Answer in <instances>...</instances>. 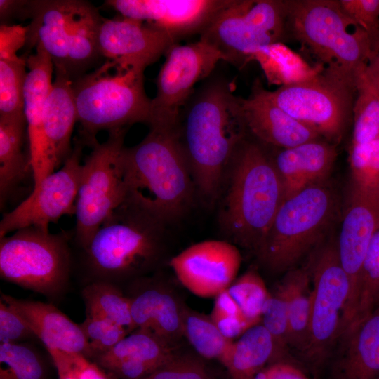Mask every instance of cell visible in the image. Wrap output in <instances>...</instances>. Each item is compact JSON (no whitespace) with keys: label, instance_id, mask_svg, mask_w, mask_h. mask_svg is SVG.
Returning a JSON list of instances; mask_svg holds the SVG:
<instances>
[{"label":"cell","instance_id":"d6a6232c","mask_svg":"<svg viewBox=\"0 0 379 379\" xmlns=\"http://www.w3.org/2000/svg\"><path fill=\"white\" fill-rule=\"evenodd\" d=\"M182 330L183 336L199 355L227 366L234 342L221 333L210 317L182 307Z\"/></svg>","mask_w":379,"mask_h":379},{"label":"cell","instance_id":"4316f807","mask_svg":"<svg viewBox=\"0 0 379 379\" xmlns=\"http://www.w3.org/2000/svg\"><path fill=\"white\" fill-rule=\"evenodd\" d=\"M27 132L25 114L0 117V206L4 209L21 185L33 176L30 155L23 145ZM34 178V176H33Z\"/></svg>","mask_w":379,"mask_h":379},{"label":"cell","instance_id":"11a10c76","mask_svg":"<svg viewBox=\"0 0 379 379\" xmlns=\"http://www.w3.org/2000/svg\"><path fill=\"white\" fill-rule=\"evenodd\" d=\"M376 379H379V375H378V377Z\"/></svg>","mask_w":379,"mask_h":379},{"label":"cell","instance_id":"f5cc1de1","mask_svg":"<svg viewBox=\"0 0 379 379\" xmlns=\"http://www.w3.org/2000/svg\"><path fill=\"white\" fill-rule=\"evenodd\" d=\"M254 379H266L265 373L264 370L261 371L260 373H258V375L255 376Z\"/></svg>","mask_w":379,"mask_h":379},{"label":"cell","instance_id":"f546056e","mask_svg":"<svg viewBox=\"0 0 379 379\" xmlns=\"http://www.w3.org/2000/svg\"><path fill=\"white\" fill-rule=\"evenodd\" d=\"M357 97L353 106L354 129L352 145H364L379 138V82L368 62L354 74Z\"/></svg>","mask_w":379,"mask_h":379},{"label":"cell","instance_id":"bcb514c9","mask_svg":"<svg viewBox=\"0 0 379 379\" xmlns=\"http://www.w3.org/2000/svg\"><path fill=\"white\" fill-rule=\"evenodd\" d=\"M27 32V26L1 24L0 26V59L18 56V51L26 46Z\"/></svg>","mask_w":379,"mask_h":379},{"label":"cell","instance_id":"52a82bcc","mask_svg":"<svg viewBox=\"0 0 379 379\" xmlns=\"http://www.w3.org/2000/svg\"><path fill=\"white\" fill-rule=\"evenodd\" d=\"M286 24L326 71L354 83L356 69L374 55L368 34L341 8L339 1H286Z\"/></svg>","mask_w":379,"mask_h":379},{"label":"cell","instance_id":"9f6ffc18","mask_svg":"<svg viewBox=\"0 0 379 379\" xmlns=\"http://www.w3.org/2000/svg\"><path fill=\"white\" fill-rule=\"evenodd\" d=\"M377 80H378V79H377ZM378 82H379V81H378Z\"/></svg>","mask_w":379,"mask_h":379},{"label":"cell","instance_id":"ba28073f","mask_svg":"<svg viewBox=\"0 0 379 379\" xmlns=\"http://www.w3.org/2000/svg\"><path fill=\"white\" fill-rule=\"evenodd\" d=\"M338 200L324 182L311 185L286 198L255 251L272 272H284L322 243L336 216Z\"/></svg>","mask_w":379,"mask_h":379},{"label":"cell","instance_id":"3957f363","mask_svg":"<svg viewBox=\"0 0 379 379\" xmlns=\"http://www.w3.org/2000/svg\"><path fill=\"white\" fill-rule=\"evenodd\" d=\"M223 188L220 228L234 242L255 252L286 198L272 159L246 138L231 159Z\"/></svg>","mask_w":379,"mask_h":379},{"label":"cell","instance_id":"277c9868","mask_svg":"<svg viewBox=\"0 0 379 379\" xmlns=\"http://www.w3.org/2000/svg\"><path fill=\"white\" fill-rule=\"evenodd\" d=\"M166 225L125 200L82 251L89 279L117 284L155 270L164 251Z\"/></svg>","mask_w":379,"mask_h":379},{"label":"cell","instance_id":"9a60e30c","mask_svg":"<svg viewBox=\"0 0 379 379\" xmlns=\"http://www.w3.org/2000/svg\"><path fill=\"white\" fill-rule=\"evenodd\" d=\"M84 147L77 139L62 167L46 175L18 206L3 214L0 237L31 226L48 230L49 225L62 216L74 214Z\"/></svg>","mask_w":379,"mask_h":379},{"label":"cell","instance_id":"603a6c76","mask_svg":"<svg viewBox=\"0 0 379 379\" xmlns=\"http://www.w3.org/2000/svg\"><path fill=\"white\" fill-rule=\"evenodd\" d=\"M1 300L22 317L46 349L80 353L90 359L88 345L80 325L52 303L18 299L3 293Z\"/></svg>","mask_w":379,"mask_h":379},{"label":"cell","instance_id":"8992f818","mask_svg":"<svg viewBox=\"0 0 379 379\" xmlns=\"http://www.w3.org/2000/svg\"><path fill=\"white\" fill-rule=\"evenodd\" d=\"M27 48L40 45L50 55L55 74L74 81L102 57L97 36L102 17L82 0L29 1Z\"/></svg>","mask_w":379,"mask_h":379},{"label":"cell","instance_id":"7a4b0ae2","mask_svg":"<svg viewBox=\"0 0 379 379\" xmlns=\"http://www.w3.org/2000/svg\"><path fill=\"white\" fill-rule=\"evenodd\" d=\"M122 161L126 201L166 226L187 211L196 187L179 127L150 126Z\"/></svg>","mask_w":379,"mask_h":379},{"label":"cell","instance_id":"e575fe53","mask_svg":"<svg viewBox=\"0 0 379 379\" xmlns=\"http://www.w3.org/2000/svg\"><path fill=\"white\" fill-rule=\"evenodd\" d=\"M378 306L379 225L371 238L359 272L354 314L347 328L366 319Z\"/></svg>","mask_w":379,"mask_h":379},{"label":"cell","instance_id":"9c48e42d","mask_svg":"<svg viewBox=\"0 0 379 379\" xmlns=\"http://www.w3.org/2000/svg\"><path fill=\"white\" fill-rule=\"evenodd\" d=\"M72 267L65 232L31 226L0 237V277L7 282L53 299L66 289Z\"/></svg>","mask_w":379,"mask_h":379},{"label":"cell","instance_id":"5b68a950","mask_svg":"<svg viewBox=\"0 0 379 379\" xmlns=\"http://www.w3.org/2000/svg\"><path fill=\"white\" fill-rule=\"evenodd\" d=\"M79 123V138L92 147L96 135L127 128L136 123L149 124L151 101L145 91L144 70L105 61L72 81Z\"/></svg>","mask_w":379,"mask_h":379},{"label":"cell","instance_id":"5bb4252c","mask_svg":"<svg viewBox=\"0 0 379 379\" xmlns=\"http://www.w3.org/2000/svg\"><path fill=\"white\" fill-rule=\"evenodd\" d=\"M354 84L327 72L304 82L267 90L269 98L291 117L331 140L340 138L350 107Z\"/></svg>","mask_w":379,"mask_h":379},{"label":"cell","instance_id":"8d00e7d4","mask_svg":"<svg viewBox=\"0 0 379 379\" xmlns=\"http://www.w3.org/2000/svg\"><path fill=\"white\" fill-rule=\"evenodd\" d=\"M227 290L244 317L252 325L258 324L264 305L270 293L257 271L248 270L234 280Z\"/></svg>","mask_w":379,"mask_h":379},{"label":"cell","instance_id":"c3c4849f","mask_svg":"<svg viewBox=\"0 0 379 379\" xmlns=\"http://www.w3.org/2000/svg\"><path fill=\"white\" fill-rule=\"evenodd\" d=\"M264 371L266 379H310L295 365L286 361L273 363Z\"/></svg>","mask_w":379,"mask_h":379},{"label":"cell","instance_id":"f907efd6","mask_svg":"<svg viewBox=\"0 0 379 379\" xmlns=\"http://www.w3.org/2000/svg\"><path fill=\"white\" fill-rule=\"evenodd\" d=\"M29 1L1 0L0 17L4 21L11 18H29Z\"/></svg>","mask_w":379,"mask_h":379},{"label":"cell","instance_id":"836d02e7","mask_svg":"<svg viewBox=\"0 0 379 379\" xmlns=\"http://www.w3.org/2000/svg\"><path fill=\"white\" fill-rule=\"evenodd\" d=\"M86 315L107 319L117 325L133 331L131 314V298L117 284L105 281L88 282L82 289Z\"/></svg>","mask_w":379,"mask_h":379},{"label":"cell","instance_id":"681fc988","mask_svg":"<svg viewBox=\"0 0 379 379\" xmlns=\"http://www.w3.org/2000/svg\"><path fill=\"white\" fill-rule=\"evenodd\" d=\"M211 316L244 317L240 308L227 289L215 297Z\"/></svg>","mask_w":379,"mask_h":379},{"label":"cell","instance_id":"44dd1931","mask_svg":"<svg viewBox=\"0 0 379 379\" xmlns=\"http://www.w3.org/2000/svg\"><path fill=\"white\" fill-rule=\"evenodd\" d=\"M330 379H376L379 375V306L342 332L330 354Z\"/></svg>","mask_w":379,"mask_h":379},{"label":"cell","instance_id":"8fae6325","mask_svg":"<svg viewBox=\"0 0 379 379\" xmlns=\"http://www.w3.org/2000/svg\"><path fill=\"white\" fill-rule=\"evenodd\" d=\"M314 252L310 263L313 284L310 342L301 359L317 375L340 335L351 288L335 239L323 242Z\"/></svg>","mask_w":379,"mask_h":379},{"label":"cell","instance_id":"7bdbcfd3","mask_svg":"<svg viewBox=\"0 0 379 379\" xmlns=\"http://www.w3.org/2000/svg\"><path fill=\"white\" fill-rule=\"evenodd\" d=\"M343 10L368 35L374 51H379V0H340Z\"/></svg>","mask_w":379,"mask_h":379},{"label":"cell","instance_id":"4dcf8cb0","mask_svg":"<svg viewBox=\"0 0 379 379\" xmlns=\"http://www.w3.org/2000/svg\"><path fill=\"white\" fill-rule=\"evenodd\" d=\"M273 339L262 324L249 328L234 342L226 366L230 379H254L264 366L274 359Z\"/></svg>","mask_w":379,"mask_h":379},{"label":"cell","instance_id":"1f68e13d","mask_svg":"<svg viewBox=\"0 0 379 379\" xmlns=\"http://www.w3.org/2000/svg\"><path fill=\"white\" fill-rule=\"evenodd\" d=\"M252 59L260 63L270 84L281 86L306 81L321 72L319 69L310 67L281 42L258 49L252 55Z\"/></svg>","mask_w":379,"mask_h":379},{"label":"cell","instance_id":"6da1fadb","mask_svg":"<svg viewBox=\"0 0 379 379\" xmlns=\"http://www.w3.org/2000/svg\"><path fill=\"white\" fill-rule=\"evenodd\" d=\"M179 131L195 187L207 202L220 197L234 154L248 132L242 98L229 81L210 80L184 107Z\"/></svg>","mask_w":379,"mask_h":379},{"label":"cell","instance_id":"ee69618b","mask_svg":"<svg viewBox=\"0 0 379 379\" xmlns=\"http://www.w3.org/2000/svg\"><path fill=\"white\" fill-rule=\"evenodd\" d=\"M142 379H211L204 364L190 356L175 354Z\"/></svg>","mask_w":379,"mask_h":379},{"label":"cell","instance_id":"816d5d0a","mask_svg":"<svg viewBox=\"0 0 379 379\" xmlns=\"http://www.w3.org/2000/svg\"><path fill=\"white\" fill-rule=\"evenodd\" d=\"M368 67L371 72L379 81V51L368 61Z\"/></svg>","mask_w":379,"mask_h":379},{"label":"cell","instance_id":"f1b7e54d","mask_svg":"<svg viewBox=\"0 0 379 379\" xmlns=\"http://www.w3.org/2000/svg\"><path fill=\"white\" fill-rule=\"evenodd\" d=\"M174 354L173 345L149 331L135 329L93 361L102 369L123 361L142 363L157 369Z\"/></svg>","mask_w":379,"mask_h":379},{"label":"cell","instance_id":"f6af8a7d","mask_svg":"<svg viewBox=\"0 0 379 379\" xmlns=\"http://www.w3.org/2000/svg\"><path fill=\"white\" fill-rule=\"evenodd\" d=\"M36 338L22 319L11 306L0 301V343H24Z\"/></svg>","mask_w":379,"mask_h":379},{"label":"cell","instance_id":"83f0119b","mask_svg":"<svg viewBox=\"0 0 379 379\" xmlns=\"http://www.w3.org/2000/svg\"><path fill=\"white\" fill-rule=\"evenodd\" d=\"M310 265L286 272L280 283L287 303L289 347L302 357L309 342L312 303Z\"/></svg>","mask_w":379,"mask_h":379},{"label":"cell","instance_id":"b9f144b4","mask_svg":"<svg viewBox=\"0 0 379 379\" xmlns=\"http://www.w3.org/2000/svg\"><path fill=\"white\" fill-rule=\"evenodd\" d=\"M57 370L58 379H111L94 361L84 354L47 349Z\"/></svg>","mask_w":379,"mask_h":379},{"label":"cell","instance_id":"f35d334b","mask_svg":"<svg viewBox=\"0 0 379 379\" xmlns=\"http://www.w3.org/2000/svg\"><path fill=\"white\" fill-rule=\"evenodd\" d=\"M261 324L271 335L274 343V363L281 358L289 349L287 303L280 285L270 293L265 302L261 316Z\"/></svg>","mask_w":379,"mask_h":379},{"label":"cell","instance_id":"74e56055","mask_svg":"<svg viewBox=\"0 0 379 379\" xmlns=\"http://www.w3.org/2000/svg\"><path fill=\"white\" fill-rule=\"evenodd\" d=\"M0 375L8 379H44L45 368L36 350L25 343H0Z\"/></svg>","mask_w":379,"mask_h":379},{"label":"cell","instance_id":"ffe728a7","mask_svg":"<svg viewBox=\"0 0 379 379\" xmlns=\"http://www.w3.org/2000/svg\"><path fill=\"white\" fill-rule=\"evenodd\" d=\"M27 54V74L24 88V114L27 126L29 153L33 170L34 187L54 172L44 128V112L51 90L54 65L50 55L40 46Z\"/></svg>","mask_w":379,"mask_h":379},{"label":"cell","instance_id":"7dc6e473","mask_svg":"<svg viewBox=\"0 0 379 379\" xmlns=\"http://www.w3.org/2000/svg\"><path fill=\"white\" fill-rule=\"evenodd\" d=\"M210 317L221 333L232 340L253 326L244 317L210 316Z\"/></svg>","mask_w":379,"mask_h":379},{"label":"cell","instance_id":"7c38bea8","mask_svg":"<svg viewBox=\"0 0 379 379\" xmlns=\"http://www.w3.org/2000/svg\"><path fill=\"white\" fill-rule=\"evenodd\" d=\"M286 24L285 1L230 0L201 32L223 60L241 65L266 46L281 42Z\"/></svg>","mask_w":379,"mask_h":379},{"label":"cell","instance_id":"cb8c5ba5","mask_svg":"<svg viewBox=\"0 0 379 379\" xmlns=\"http://www.w3.org/2000/svg\"><path fill=\"white\" fill-rule=\"evenodd\" d=\"M139 290L129 297L133 331H149L173 346L183 336V306L154 279Z\"/></svg>","mask_w":379,"mask_h":379},{"label":"cell","instance_id":"2e32d148","mask_svg":"<svg viewBox=\"0 0 379 379\" xmlns=\"http://www.w3.org/2000/svg\"><path fill=\"white\" fill-rule=\"evenodd\" d=\"M241 262V253L233 244L206 240L183 250L171 259L169 265L188 291L201 298H211L234 281Z\"/></svg>","mask_w":379,"mask_h":379},{"label":"cell","instance_id":"d6986e66","mask_svg":"<svg viewBox=\"0 0 379 379\" xmlns=\"http://www.w3.org/2000/svg\"><path fill=\"white\" fill-rule=\"evenodd\" d=\"M230 0H108L121 16L162 29L178 40L199 34Z\"/></svg>","mask_w":379,"mask_h":379},{"label":"cell","instance_id":"d590c367","mask_svg":"<svg viewBox=\"0 0 379 379\" xmlns=\"http://www.w3.org/2000/svg\"><path fill=\"white\" fill-rule=\"evenodd\" d=\"M27 68V53L0 59V117L24 114Z\"/></svg>","mask_w":379,"mask_h":379},{"label":"cell","instance_id":"d4e9b609","mask_svg":"<svg viewBox=\"0 0 379 379\" xmlns=\"http://www.w3.org/2000/svg\"><path fill=\"white\" fill-rule=\"evenodd\" d=\"M335 158V147L318 140L277 153L272 160L284 186L285 199L311 185L323 182Z\"/></svg>","mask_w":379,"mask_h":379},{"label":"cell","instance_id":"ab89813d","mask_svg":"<svg viewBox=\"0 0 379 379\" xmlns=\"http://www.w3.org/2000/svg\"><path fill=\"white\" fill-rule=\"evenodd\" d=\"M350 163L352 183L379 192V138L367 144L352 145Z\"/></svg>","mask_w":379,"mask_h":379},{"label":"cell","instance_id":"7402d4cb","mask_svg":"<svg viewBox=\"0 0 379 379\" xmlns=\"http://www.w3.org/2000/svg\"><path fill=\"white\" fill-rule=\"evenodd\" d=\"M242 107L248 132L262 143L286 149L320 136L276 105L259 80L248 98H242Z\"/></svg>","mask_w":379,"mask_h":379},{"label":"cell","instance_id":"30bf717a","mask_svg":"<svg viewBox=\"0 0 379 379\" xmlns=\"http://www.w3.org/2000/svg\"><path fill=\"white\" fill-rule=\"evenodd\" d=\"M127 128L108 132V138L93 145L82 164L75 202L74 240L80 249L126 198L122 161Z\"/></svg>","mask_w":379,"mask_h":379},{"label":"cell","instance_id":"60d3db41","mask_svg":"<svg viewBox=\"0 0 379 379\" xmlns=\"http://www.w3.org/2000/svg\"><path fill=\"white\" fill-rule=\"evenodd\" d=\"M90 350V359L102 354L128 335V330L100 317L86 315L79 324Z\"/></svg>","mask_w":379,"mask_h":379},{"label":"cell","instance_id":"4fadbf2b","mask_svg":"<svg viewBox=\"0 0 379 379\" xmlns=\"http://www.w3.org/2000/svg\"><path fill=\"white\" fill-rule=\"evenodd\" d=\"M220 60H223L221 53L201 39L171 46L157 76L149 126L178 128L181 113L194 94L196 84L209 76Z\"/></svg>","mask_w":379,"mask_h":379},{"label":"cell","instance_id":"db71d44e","mask_svg":"<svg viewBox=\"0 0 379 379\" xmlns=\"http://www.w3.org/2000/svg\"><path fill=\"white\" fill-rule=\"evenodd\" d=\"M0 379H8V378L2 375H0Z\"/></svg>","mask_w":379,"mask_h":379},{"label":"cell","instance_id":"484cf974","mask_svg":"<svg viewBox=\"0 0 379 379\" xmlns=\"http://www.w3.org/2000/svg\"><path fill=\"white\" fill-rule=\"evenodd\" d=\"M77 113L72 81L58 74L46 100L44 128L53 170L62 166L72 152L71 138Z\"/></svg>","mask_w":379,"mask_h":379},{"label":"cell","instance_id":"e0dca14e","mask_svg":"<svg viewBox=\"0 0 379 379\" xmlns=\"http://www.w3.org/2000/svg\"><path fill=\"white\" fill-rule=\"evenodd\" d=\"M379 225V192L352 183L343 217L337 248L341 265L350 281V295L342 328L352 321L359 272L371 238Z\"/></svg>","mask_w":379,"mask_h":379},{"label":"cell","instance_id":"ac0fdd59","mask_svg":"<svg viewBox=\"0 0 379 379\" xmlns=\"http://www.w3.org/2000/svg\"><path fill=\"white\" fill-rule=\"evenodd\" d=\"M177 41L162 29L123 16L102 18L97 36L102 57L120 65L144 71L166 55Z\"/></svg>","mask_w":379,"mask_h":379}]
</instances>
